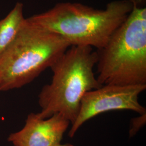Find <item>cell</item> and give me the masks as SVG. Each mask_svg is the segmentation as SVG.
<instances>
[{"instance_id":"52a82bcc","label":"cell","mask_w":146,"mask_h":146,"mask_svg":"<svg viewBox=\"0 0 146 146\" xmlns=\"http://www.w3.org/2000/svg\"><path fill=\"white\" fill-rule=\"evenodd\" d=\"M23 4L17 2L3 19L0 20V54L15 38L26 18Z\"/></svg>"},{"instance_id":"ba28073f","label":"cell","mask_w":146,"mask_h":146,"mask_svg":"<svg viewBox=\"0 0 146 146\" xmlns=\"http://www.w3.org/2000/svg\"><path fill=\"white\" fill-rule=\"evenodd\" d=\"M146 123V113L140 114L139 116L131 120V126L129 131V137L135 135L145 125Z\"/></svg>"},{"instance_id":"8992f818","label":"cell","mask_w":146,"mask_h":146,"mask_svg":"<svg viewBox=\"0 0 146 146\" xmlns=\"http://www.w3.org/2000/svg\"><path fill=\"white\" fill-rule=\"evenodd\" d=\"M70 122L60 114L42 119L37 113L28 115L20 131L11 134L8 140L14 146H56L61 144Z\"/></svg>"},{"instance_id":"5b68a950","label":"cell","mask_w":146,"mask_h":146,"mask_svg":"<svg viewBox=\"0 0 146 146\" xmlns=\"http://www.w3.org/2000/svg\"><path fill=\"white\" fill-rule=\"evenodd\" d=\"M146 89V84L103 85L87 92L81 101L78 117L68 133L73 137L86 121L95 116L112 110H129L140 115L146 109L139 102V96Z\"/></svg>"},{"instance_id":"277c9868","label":"cell","mask_w":146,"mask_h":146,"mask_svg":"<svg viewBox=\"0 0 146 146\" xmlns=\"http://www.w3.org/2000/svg\"><path fill=\"white\" fill-rule=\"evenodd\" d=\"M101 85L146 84V8L134 5L125 21L97 50Z\"/></svg>"},{"instance_id":"7a4b0ae2","label":"cell","mask_w":146,"mask_h":146,"mask_svg":"<svg viewBox=\"0 0 146 146\" xmlns=\"http://www.w3.org/2000/svg\"><path fill=\"white\" fill-rule=\"evenodd\" d=\"M97 62V52L92 47H69L50 67L52 81L43 87L38 96L41 108L38 116L47 119L60 114L72 125L78 117L84 95L103 86L94 72Z\"/></svg>"},{"instance_id":"9c48e42d","label":"cell","mask_w":146,"mask_h":146,"mask_svg":"<svg viewBox=\"0 0 146 146\" xmlns=\"http://www.w3.org/2000/svg\"><path fill=\"white\" fill-rule=\"evenodd\" d=\"M136 5L140 7H143V4L145 3L146 0H134Z\"/></svg>"},{"instance_id":"6da1fadb","label":"cell","mask_w":146,"mask_h":146,"mask_svg":"<svg viewBox=\"0 0 146 146\" xmlns=\"http://www.w3.org/2000/svg\"><path fill=\"white\" fill-rule=\"evenodd\" d=\"M134 0H115L104 9L80 3L61 2L27 18L35 25L63 37L71 46L104 47L133 11Z\"/></svg>"},{"instance_id":"3957f363","label":"cell","mask_w":146,"mask_h":146,"mask_svg":"<svg viewBox=\"0 0 146 146\" xmlns=\"http://www.w3.org/2000/svg\"><path fill=\"white\" fill-rule=\"evenodd\" d=\"M70 46L61 36L26 18L15 38L0 54V92L31 83Z\"/></svg>"},{"instance_id":"30bf717a","label":"cell","mask_w":146,"mask_h":146,"mask_svg":"<svg viewBox=\"0 0 146 146\" xmlns=\"http://www.w3.org/2000/svg\"><path fill=\"white\" fill-rule=\"evenodd\" d=\"M74 146L73 145L70 144V143H66V144H60V145H58V146Z\"/></svg>"}]
</instances>
